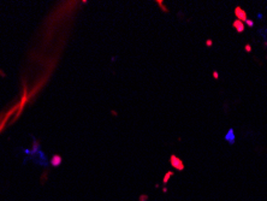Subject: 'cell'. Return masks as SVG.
<instances>
[{
    "label": "cell",
    "instance_id": "obj_9",
    "mask_svg": "<svg viewBox=\"0 0 267 201\" xmlns=\"http://www.w3.org/2000/svg\"><path fill=\"white\" fill-rule=\"evenodd\" d=\"M265 35H267V30H266V34H265Z\"/></svg>",
    "mask_w": 267,
    "mask_h": 201
},
{
    "label": "cell",
    "instance_id": "obj_4",
    "mask_svg": "<svg viewBox=\"0 0 267 201\" xmlns=\"http://www.w3.org/2000/svg\"><path fill=\"white\" fill-rule=\"evenodd\" d=\"M232 25H233V28H235L238 33H243V31H244V24H243V22L237 20L232 23Z\"/></svg>",
    "mask_w": 267,
    "mask_h": 201
},
{
    "label": "cell",
    "instance_id": "obj_8",
    "mask_svg": "<svg viewBox=\"0 0 267 201\" xmlns=\"http://www.w3.org/2000/svg\"><path fill=\"white\" fill-rule=\"evenodd\" d=\"M212 43H213V42H212L210 40H207V42H206V45H207V46H212Z\"/></svg>",
    "mask_w": 267,
    "mask_h": 201
},
{
    "label": "cell",
    "instance_id": "obj_7",
    "mask_svg": "<svg viewBox=\"0 0 267 201\" xmlns=\"http://www.w3.org/2000/svg\"><path fill=\"white\" fill-rule=\"evenodd\" d=\"M213 76H214V79H218V77H219V75H218V72H215V71L213 72Z\"/></svg>",
    "mask_w": 267,
    "mask_h": 201
},
{
    "label": "cell",
    "instance_id": "obj_5",
    "mask_svg": "<svg viewBox=\"0 0 267 201\" xmlns=\"http://www.w3.org/2000/svg\"><path fill=\"white\" fill-rule=\"evenodd\" d=\"M247 24H248L249 27H253V25H254V22H253V20H247Z\"/></svg>",
    "mask_w": 267,
    "mask_h": 201
},
{
    "label": "cell",
    "instance_id": "obj_2",
    "mask_svg": "<svg viewBox=\"0 0 267 201\" xmlns=\"http://www.w3.org/2000/svg\"><path fill=\"white\" fill-rule=\"evenodd\" d=\"M171 164L177 169V170H183L184 167H183V163L179 160L177 157H174V155H172L171 157Z\"/></svg>",
    "mask_w": 267,
    "mask_h": 201
},
{
    "label": "cell",
    "instance_id": "obj_3",
    "mask_svg": "<svg viewBox=\"0 0 267 201\" xmlns=\"http://www.w3.org/2000/svg\"><path fill=\"white\" fill-rule=\"evenodd\" d=\"M225 140L228 141L230 144H233V143H235V141H236V136H235V133H233L232 129H230L229 131H228V134L225 135Z\"/></svg>",
    "mask_w": 267,
    "mask_h": 201
},
{
    "label": "cell",
    "instance_id": "obj_1",
    "mask_svg": "<svg viewBox=\"0 0 267 201\" xmlns=\"http://www.w3.org/2000/svg\"><path fill=\"white\" fill-rule=\"evenodd\" d=\"M235 15L237 16L238 20H241V22L247 20V15H246V12H244L241 7H236V9H235Z\"/></svg>",
    "mask_w": 267,
    "mask_h": 201
},
{
    "label": "cell",
    "instance_id": "obj_6",
    "mask_svg": "<svg viewBox=\"0 0 267 201\" xmlns=\"http://www.w3.org/2000/svg\"><path fill=\"white\" fill-rule=\"evenodd\" d=\"M246 51H248V52H250V51H251V47H250V45H247V46H246Z\"/></svg>",
    "mask_w": 267,
    "mask_h": 201
}]
</instances>
